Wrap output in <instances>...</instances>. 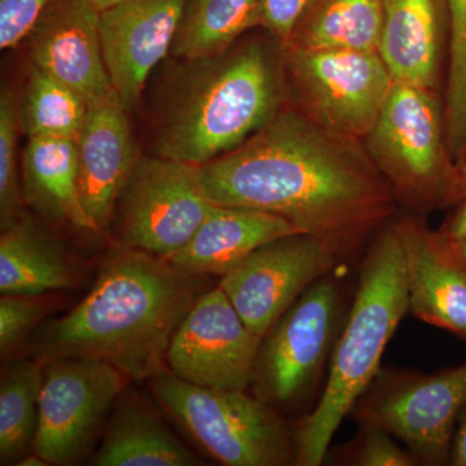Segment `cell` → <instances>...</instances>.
<instances>
[{"mask_svg": "<svg viewBox=\"0 0 466 466\" xmlns=\"http://www.w3.org/2000/svg\"><path fill=\"white\" fill-rule=\"evenodd\" d=\"M465 406L466 363L433 375L381 368L351 413L400 441L419 465L444 466Z\"/></svg>", "mask_w": 466, "mask_h": 466, "instance_id": "52a82bcc", "label": "cell"}, {"mask_svg": "<svg viewBox=\"0 0 466 466\" xmlns=\"http://www.w3.org/2000/svg\"><path fill=\"white\" fill-rule=\"evenodd\" d=\"M42 296L2 294L0 299V354L14 352L47 314Z\"/></svg>", "mask_w": 466, "mask_h": 466, "instance_id": "f1b7e54d", "label": "cell"}, {"mask_svg": "<svg viewBox=\"0 0 466 466\" xmlns=\"http://www.w3.org/2000/svg\"><path fill=\"white\" fill-rule=\"evenodd\" d=\"M312 0H260L262 26L280 48L289 45L294 30Z\"/></svg>", "mask_w": 466, "mask_h": 466, "instance_id": "1f68e13d", "label": "cell"}, {"mask_svg": "<svg viewBox=\"0 0 466 466\" xmlns=\"http://www.w3.org/2000/svg\"><path fill=\"white\" fill-rule=\"evenodd\" d=\"M150 381L156 400L168 415L222 464L296 465L294 434L278 410L256 395L195 385L170 370Z\"/></svg>", "mask_w": 466, "mask_h": 466, "instance_id": "8992f818", "label": "cell"}, {"mask_svg": "<svg viewBox=\"0 0 466 466\" xmlns=\"http://www.w3.org/2000/svg\"><path fill=\"white\" fill-rule=\"evenodd\" d=\"M260 25V0H186L173 52L183 61L219 56Z\"/></svg>", "mask_w": 466, "mask_h": 466, "instance_id": "cb8c5ba5", "label": "cell"}, {"mask_svg": "<svg viewBox=\"0 0 466 466\" xmlns=\"http://www.w3.org/2000/svg\"><path fill=\"white\" fill-rule=\"evenodd\" d=\"M407 312L403 249L391 220L380 229L361 262L357 293L334 345L323 394L293 431L296 465L323 464L334 434L381 370L386 346Z\"/></svg>", "mask_w": 466, "mask_h": 466, "instance_id": "277c9868", "label": "cell"}, {"mask_svg": "<svg viewBox=\"0 0 466 466\" xmlns=\"http://www.w3.org/2000/svg\"><path fill=\"white\" fill-rule=\"evenodd\" d=\"M262 339L218 287L204 291L177 325L167 349V368L195 385L247 390Z\"/></svg>", "mask_w": 466, "mask_h": 466, "instance_id": "4fadbf2b", "label": "cell"}, {"mask_svg": "<svg viewBox=\"0 0 466 466\" xmlns=\"http://www.w3.org/2000/svg\"><path fill=\"white\" fill-rule=\"evenodd\" d=\"M403 249L408 312L466 341V269L441 249L422 217L392 220Z\"/></svg>", "mask_w": 466, "mask_h": 466, "instance_id": "e0dca14e", "label": "cell"}, {"mask_svg": "<svg viewBox=\"0 0 466 466\" xmlns=\"http://www.w3.org/2000/svg\"><path fill=\"white\" fill-rule=\"evenodd\" d=\"M200 177L213 204L275 214L348 256L400 205L363 142L325 130L294 106L202 165Z\"/></svg>", "mask_w": 466, "mask_h": 466, "instance_id": "6da1fadb", "label": "cell"}, {"mask_svg": "<svg viewBox=\"0 0 466 466\" xmlns=\"http://www.w3.org/2000/svg\"><path fill=\"white\" fill-rule=\"evenodd\" d=\"M184 63L159 115L156 155L202 167L247 142L284 106L283 54L265 43Z\"/></svg>", "mask_w": 466, "mask_h": 466, "instance_id": "3957f363", "label": "cell"}, {"mask_svg": "<svg viewBox=\"0 0 466 466\" xmlns=\"http://www.w3.org/2000/svg\"><path fill=\"white\" fill-rule=\"evenodd\" d=\"M127 380L112 364L96 359L43 363L34 452L54 465L81 459Z\"/></svg>", "mask_w": 466, "mask_h": 466, "instance_id": "8fae6325", "label": "cell"}, {"mask_svg": "<svg viewBox=\"0 0 466 466\" xmlns=\"http://www.w3.org/2000/svg\"><path fill=\"white\" fill-rule=\"evenodd\" d=\"M451 39L447 66V100L459 108H466V0H449Z\"/></svg>", "mask_w": 466, "mask_h": 466, "instance_id": "f546056e", "label": "cell"}, {"mask_svg": "<svg viewBox=\"0 0 466 466\" xmlns=\"http://www.w3.org/2000/svg\"><path fill=\"white\" fill-rule=\"evenodd\" d=\"M435 233H437L438 240H440L441 249L444 250V253H446L453 262L458 263L459 266L466 269V238H461V240L451 241L441 238V236L438 235L437 231H435Z\"/></svg>", "mask_w": 466, "mask_h": 466, "instance_id": "e575fe53", "label": "cell"}, {"mask_svg": "<svg viewBox=\"0 0 466 466\" xmlns=\"http://www.w3.org/2000/svg\"><path fill=\"white\" fill-rule=\"evenodd\" d=\"M382 0H312L284 48L379 52Z\"/></svg>", "mask_w": 466, "mask_h": 466, "instance_id": "603a6c76", "label": "cell"}, {"mask_svg": "<svg viewBox=\"0 0 466 466\" xmlns=\"http://www.w3.org/2000/svg\"><path fill=\"white\" fill-rule=\"evenodd\" d=\"M24 201L46 219L99 233L82 204L75 139L30 137L21 162Z\"/></svg>", "mask_w": 466, "mask_h": 466, "instance_id": "ffe728a7", "label": "cell"}, {"mask_svg": "<svg viewBox=\"0 0 466 466\" xmlns=\"http://www.w3.org/2000/svg\"><path fill=\"white\" fill-rule=\"evenodd\" d=\"M75 272L66 250L34 218L21 213L0 236V293L43 296L67 289Z\"/></svg>", "mask_w": 466, "mask_h": 466, "instance_id": "44dd1931", "label": "cell"}, {"mask_svg": "<svg viewBox=\"0 0 466 466\" xmlns=\"http://www.w3.org/2000/svg\"><path fill=\"white\" fill-rule=\"evenodd\" d=\"M52 0H0V48L17 47L25 41Z\"/></svg>", "mask_w": 466, "mask_h": 466, "instance_id": "4dcf8cb0", "label": "cell"}, {"mask_svg": "<svg viewBox=\"0 0 466 466\" xmlns=\"http://www.w3.org/2000/svg\"><path fill=\"white\" fill-rule=\"evenodd\" d=\"M363 143L410 213L424 217L460 201V167L451 153L438 91L394 82Z\"/></svg>", "mask_w": 466, "mask_h": 466, "instance_id": "5b68a950", "label": "cell"}, {"mask_svg": "<svg viewBox=\"0 0 466 466\" xmlns=\"http://www.w3.org/2000/svg\"><path fill=\"white\" fill-rule=\"evenodd\" d=\"M293 233L302 232L275 214L214 204L188 244L167 260L189 274L223 278L267 242Z\"/></svg>", "mask_w": 466, "mask_h": 466, "instance_id": "d6986e66", "label": "cell"}, {"mask_svg": "<svg viewBox=\"0 0 466 466\" xmlns=\"http://www.w3.org/2000/svg\"><path fill=\"white\" fill-rule=\"evenodd\" d=\"M460 167V201L466 196V161ZM459 201V202H460Z\"/></svg>", "mask_w": 466, "mask_h": 466, "instance_id": "8d00e7d4", "label": "cell"}, {"mask_svg": "<svg viewBox=\"0 0 466 466\" xmlns=\"http://www.w3.org/2000/svg\"><path fill=\"white\" fill-rule=\"evenodd\" d=\"M294 106L311 121L350 139H366L394 79L379 52L283 50Z\"/></svg>", "mask_w": 466, "mask_h": 466, "instance_id": "9c48e42d", "label": "cell"}, {"mask_svg": "<svg viewBox=\"0 0 466 466\" xmlns=\"http://www.w3.org/2000/svg\"><path fill=\"white\" fill-rule=\"evenodd\" d=\"M379 54L395 84L438 91L449 66V0H382Z\"/></svg>", "mask_w": 466, "mask_h": 466, "instance_id": "ac0fdd59", "label": "cell"}, {"mask_svg": "<svg viewBox=\"0 0 466 466\" xmlns=\"http://www.w3.org/2000/svg\"><path fill=\"white\" fill-rule=\"evenodd\" d=\"M450 465L466 466V406L460 415L458 428H456Z\"/></svg>", "mask_w": 466, "mask_h": 466, "instance_id": "836d02e7", "label": "cell"}, {"mask_svg": "<svg viewBox=\"0 0 466 466\" xmlns=\"http://www.w3.org/2000/svg\"><path fill=\"white\" fill-rule=\"evenodd\" d=\"M127 113L113 90L88 106L85 124L76 139L82 204L100 232L108 228L116 201L139 158Z\"/></svg>", "mask_w": 466, "mask_h": 466, "instance_id": "2e32d148", "label": "cell"}, {"mask_svg": "<svg viewBox=\"0 0 466 466\" xmlns=\"http://www.w3.org/2000/svg\"><path fill=\"white\" fill-rule=\"evenodd\" d=\"M202 278L119 244L85 299L34 336V359H96L128 380L155 379L167 372L168 345L204 293Z\"/></svg>", "mask_w": 466, "mask_h": 466, "instance_id": "7a4b0ae2", "label": "cell"}, {"mask_svg": "<svg viewBox=\"0 0 466 466\" xmlns=\"http://www.w3.org/2000/svg\"><path fill=\"white\" fill-rule=\"evenodd\" d=\"M17 465L20 466H45L48 465L47 461H45L41 458V456L36 455L35 452L32 453V455H25L23 459L18 460Z\"/></svg>", "mask_w": 466, "mask_h": 466, "instance_id": "d590c367", "label": "cell"}, {"mask_svg": "<svg viewBox=\"0 0 466 466\" xmlns=\"http://www.w3.org/2000/svg\"><path fill=\"white\" fill-rule=\"evenodd\" d=\"M88 112L87 101L69 86L33 66L18 104L21 133L30 137L76 139Z\"/></svg>", "mask_w": 466, "mask_h": 466, "instance_id": "484cf974", "label": "cell"}, {"mask_svg": "<svg viewBox=\"0 0 466 466\" xmlns=\"http://www.w3.org/2000/svg\"><path fill=\"white\" fill-rule=\"evenodd\" d=\"M92 2L99 11H103V9L108 8L109 5H115L118 0H92Z\"/></svg>", "mask_w": 466, "mask_h": 466, "instance_id": "74e56055", "label": "cell"}, {"mask_svg": "<svg viewBox=\"0 0 466 466\" xmlns=\"http://www.w3.org/2000/svg\"><path fill=\"white\" fill-rule=\"evenodd\" d=\"M92 0H52L27 35L33 66L78 92L88 106L115 90Z\"/></svg>", "mask_w": 466, "mask_h": 466, "instance_id": "9a60e30c", "label": "cell"}, {"mask_svg": "<svg viewBox=\"0 0 466 466\" xmlns=\"http://www.w3.org/2000/svg\"><path fill=\"white\" fill-rule=\"evenodd\" d=\"M213 205L200 167L159 155L139 157L116 201L119 240L167 259L188 244Z\"/></svg>", "mask_w": 466, "mask_h": 466, "instance_id": "30bf717a", "label": "cell"}, {"mask_svg": "<svg viewBox=\"0 0 466 466\" xmlns=\"http://www.w3.org/2000/svg\"><path fill=\"white\" fill-rule=\"evenodd\" d=\"M329 275L303 291L263 337L250 388L276 410L311 394L341 332L342 285Z\"/></svg>", "mask_w": 466, "mask_h": 466, "instance_id": "ba28073f", "label": "cell"}, {"mask_svg": "<svg viewBox=\"0 0 466 466\" xmlns=\"http://www.w3.org/2000/svg\"><path fill=\"white\" fill-rule=\"evenodd\" d=\"M21 131L18 106L9 88L0 94V226L11 225L21 213L23 183L18 175L17 143Z\"/></svg>", "mask_w": 466, "mask_h": 466, "instance_id": "4316f807", "label": "cell"}, {"mask_svg": "<svg viewBox=\"0 0 466 466\" xmlns=\"http://www.w3.org/2000/svg\"><path fill=\"white\" fill-rule=\"evenodd\" d=\"M336 464L351 466H416L417 460L392 435L375 426L360 425L358 434L339 451Z\"/></svg>", "mask_w": 466, "mask_h": 466, "instance_id": "83f0119b", "label": "cell"}, {"mask_svg": "<svg viewBox=\"0 0 466 466\" xmlns=\"http://www.w3.org/2000/svg\"><path fill=\"white\" fill-rule=\"evenodd\" d=\"M92 464L195 466L201 461L146 404L125 398L110 419Z\"/></svg>", "mask_w": 466, "mask_h": 466, "instance_id": "7402d4cb", "label": "cell"}, {"mask_svg": "<svg viewBox=\"0 0 466 466\" xmlns=\"http://www.w3.org/2000/svg\"><path fill=\"white\" fill-rule=\"evenodd\" d=\"M186 0H118L100 11L104 60L113 88L130 112L150 73L174 46Z\"/></svg>", "mask_w": 466, "mask_h": 466, "instance_id": "5bb4252c", "label": "cell"}, {"mask_svg": "<svg viewBox=\"0 0 466 466\" xmlns=\"http://www.w3.org/2000/svg\"><path fill=\"white\" fill-rule=\"evenodd\" d=\"M43 363L17 360L0 380V461H18L33 449L38 428Z\"/></svg>", "mask_w": 466, "mask_h": 466, "instance_id": "d4e9b609", "label": "cell"}, {"mask_svg": "<svg viewBox=\"0 0 466 466\" xmlns=\"http://www.w3.org/2000/svg\"><path fill=\"white\" fill-rule=\"evenodd\" d=\"M437 232L441 238L451 241L466 238V196L456 204L455 211L447 218Z\"/></svg>", "mask_w": 466, "mask_h": 466, "instance_id": "d6a6232c", "label": "cell"}, {"mask_svg": "<svg viewBox=\"0 0 466 466\" xmlns=\"http://www.w3.org/2000/svg\"><path fill=\"white\" fill-rule=\"evenodd\" d=\"M348 257L323 238L293 233L253 251L223 276L219 287L242 320L263 339L303 291Z\"/></svg>", "mask_w": 466, "mask_h": 466, "instance_id": "7c38bea8", "label": "cell"}]
</instances>
